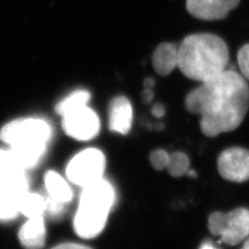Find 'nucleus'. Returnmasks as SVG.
<instances>
[{
	"label": "nucleus",
	"mask_w": 249,
	"mask_h": 249,
	"mask_svg": "<svg viewBox=\"0 0 249 249\" xmlns=\"http://www.w3.org/2000/svg\"><path fill=\"white\" fill-rule=\"evenodd\" d=\"M24 169L10 150L0 149V181L26 177Z\"/></svg>",
	"instance_id": "nucleus-15"
},
{
	"label": "nucleus",
	"mask_w": 249,
	"mask_h": 249,
	"mask_svg": "<svg viewBox=\"0 0 249 249\" xmlns=\"http://www.w3.org/2000/svg\"><path fill=\"white\" fill-rule=\"evenodd\" d=\"M243 249H249V238L248 240L245 242V244H244V248H243Z\"/></svg>",
	"instance_id": "nucleus-28"
},
{
	"label": "nucleus",
	"mask_w": 249,
	"mask_h": 249,
	"mask_svg": "<svg viewBox=\"0 0 249 249\" xmlns=\"http://www.w3.org/2000/svg\"><path fill=\"white\" fill-rule=\"evenodd\" d=\"M46 236L44 216L29 218L18 231V240L25 249H42Z\"/></svg>",
	"instance_id": "nucleus-12"
},
{
	"label": "nucleus",
	"mask_w": 249,
	"mask_h": 249,
	"mask_svg": "<svg viewBox=\"0 0 249 249\" xmlns=\"http://www.w3.org/2000/svg\"><path fill=\"white\" fill-rule=\"evenodd\" d=\"M241 0H187L186 8L194 18L201 20H220L236 9Z\"/></svg>",
	"instance_id": "nucleus-10"
},
{
	"label": "nucleus",
	"mask_w": 249,
	"mask_h": 249,
	"mask_svg": "<svg viewBox=\"0 0 249 249\" xmlns=\"http://www.w3.org/2000/svg\"><path fill=\"white\" fill-rule=\"evenodd\" d=\"M170 154L163 150H156L151 152L150 161L151 166L155 170L165 169L169 162Z\"/></svg>",
	"instance_id": "nucleus-19"
},
{
	"label": "nucleus",
	"mask_w": 249,
	"mask_h": 249,
	"mask_svg": "<svg viewBox=\"0 0 249 249\" xmlns=\"http://www.w3.org/2000/svg\"><path fill=\"white\" fill-rule=\"evenodd\" d=\"M218 170L225 180L235 183L249 181V150L232 147L223 151L218 158Z\"/></svg>",
	"instance_id": "nucleus-8"
},
{
	"label": "nucleus",
	"mask_w": 249,
	"mask_h": 249,
	"mask_svg": "<svg viewBox=\"0 0 249 249\" xmlns=\"http://www.w3.org/2000/svg\"><path fill=\"white\" fill-rule=\"evenodd\" d=\"M115 199L114 187L104 178L83 187L73 222L77 234L85 239L94 238L100 234L106 227Z\"/></svg>",
	"instance_id": "nucleus-4"
},
{
	"label": "nucleus",
	"mask_w": 249,
	"mask_h": 249,
	"mask_svg": "<svg viewBox=\"0 0 249 249\" xmlns=\"http://www.w3.org/2000/svg\"><path fill=\"white\" fill-rule=\"evenodd\" d=\"M187 175H188L189 177H191V178H196V177H197V176H196V172H195L194 170L188 171V172H187Z\"/></svg>",
	"instance_id": "nucleus-27"
},
{
	"label": "nucleus",
	"mask_w": 249,
	"mask_h": 249,
	"mask_svg": "<svg viewBox=\"0 0 249 249\" xmlns=\"http://www.w3.org/2000/svg\"><path fill=\"white\" fill-rule=\"evenodd\" d=\"M66 203L48 196L45 198V212L51 218H59L65 213Z\"/></svg>",
	"instance_id": "nucleus-20"
},
{
	"label": "nucleus",
	"mask_w": 249,
	"mask_h": 249,
	"mask_svg": "<svg viewBox=\"0 0 249 249\" xmlns=\"http://www.w3.org/2000/svg\"><path fill=\"white\" fill-rule=\"evenodd\" d=\"M170 175L174 178H181L189 171V159L187 154L176 151L170 154L169 162L166 167Z\"/></svg>",
	"instance_id": "nucleus-18"
},
{
	"label": "nucleus",
	"mask_w": 249,
	"mask_h": 249,
	"mask_svg": "<svg viewBox=\"0 0 249 249\" xmlns=\"http://www.w3.org/2000/svg\"><path fill=\"white\" fill-rule=\"evenodd\" d=\"M228 63V46L213 34L190 35L178 46V68L189 80H211L225 71Z\"/></svg>",
	"instance_id": "nucleus-2"
},
{
	"label": "nucleus",
	"mask_w": 249,
	"mask_h": 249,
	"mask_svg": "<svg viewBox=\"0 0 249 249\" xmlns=\"http://www.w3.org/2000/svg\"><path fill=\"white\" fill-rule=\"evenodd\" d=\"M89 97L90 95L87 90L75 91L61 101L55 107V111L61 116H66L81 107H86Z\"/></svg>",
	"instance_id": "nucleus-17"
},
{
	"label": "nucleus",
	"mask_w": 249,
	"mask_h": 249,
	"mask_svg": "<svg viewBox=\"0 0 249 249\" xmlns=\"http://www.w3.org/2000/svg\"><path fill=\"white\" fill-rule=\"evenodd\" d=\"M62 117L63 129L67 135L73 139L78 141H89L99 133L98 116L87 106Z\"/></svg>",
	"instance_id": "nucleus-7"
},
{
	"label": "nucleus",
	"mask_w": 249,
	"mask_h": 249,
	"mask_svg": "<svg viewBox=\"0 0 249 249\" xmlns=\"http://www.w3.org/2000/svg\"><path fill=\"white\" fill-rule=\"evenodd\" d=\"M133 118L132 107L129 101L124 96L113 99L109 107V126L116 133H128Z\"/></svg>",
	"instance_id": "nucleus-11"
},
{
	"label": "nucleus",
	"mask_w": 249,
	"mask_h": 249,
	"mask_svg": "<svg viewBox=\"0 0 249 249\" xmlns=\"http://www.w3.org/2000/svg\"><path fill=\"white\" fill-rule=\"evenodd\" d=\"M45 212V199L37 193L28 191L22 197L19 213H22L27 218L43 216Z\"/></svg>",
	"instance_id": "nucleus-16"
},
{
	"label": "nucleus",
	"mask_w": 249,
	"mask_h": 249,
	"mask_svg": "<svg viewBox=\"0 0 249 249\" xmlns=\"http://www.w3.org/2000/svg\"><path fill=\"white\" fill-rule=\"evenodd\" d=\"M51 137V127L39 118H21L5 124L0 139L8 144L24 169L35 167L43 158Z\"/></svg>",
	"instance_id": "nucleus-3"
},
{
	"label": "nucleus",
	"mask_w": 249,
	"mask_h": 249,
	"mask_svg": "<svg viewBox=\"0 0 249 249\" xmlns=\"http://www.w3.org/2000/svg\"><path fill=\"white\" fill-rule=\"evenodd\" d=\"M52 249H91L89 247L80 245V244H76V243H64L60 244L58 246L53 247Z\"/></svg>",
	"instance_id": "nucleus-22"
},
{
	"label": "nucleus",
	"mask_w": 249,
	"mask_h": 249,
	"mask_svg": "<svg viewBox=\"0 0 249 249\" xmlns=\"http://www.w3.org/2000/svg\"><path fill=\"white\" fill-rule=\"evenodd\" d=\"M151 114L157 118L162 117L165 114V108L160 104H155L151 108Z\"/></svg>",
	"instance_id": "nucleus-23"
},
{
	"label": "nucleus",
	"mask_w": 249,
	"mask_h": 249,
	"mask_svg": "<svg viewBox=\"0 0 249 249\" xmlns=\"http://www.w3.org/2000/svg\"><path fill=\"white\" fill-rule=\"evenodd\" d=\"M29 191L28 177L0 181V220L9 221L19 213L23 196Z\"/></svg>",
	"instance_id": "nucleus-9"
},
{
	"label": "nucleus",
	"mask_w": 249,
	"mask_h": 249,
	"mask_svg": "<svg viewBox=\"0 0 249 249\" xmlns=\"http://www.w3.org/2000/svg\"><path fill=\"white\" fill-rule=\"evenodd\" d=\"M152 98H153V92H152L151 89L144 88L142 91L143 102L146 103V104H149L151 100H152Z\"/></svg>",
	"instance_id": "nucleus-24"
},
{
	"label": "nucleus",
	"mask_w": 249,
	"mask_h": 249,
	"mask_svg": "<svg viewBox=\"0 0 249 249\" xmlns=\"http://www.w3.org/2000/svg\"></svg>",
	"instance_id": "nucleus-29"
},
{
	"label": "nucleus",
	"mask_w": 249,
	"mask_h": 249,
	"mask_svg": "<svg viewBox=\"0 0 249 249\" xmlns=\"http://www.w3.org/2000/svg\"><path fill=\"white\" fill-rule=\"evenodd\" d=\"M208 228L224 244L236 246L249 235V210L239 208L230 213L215 212L208 220Z\"/></svg>",
	"instance_id": "nucleus-5"
},
{
	"label": "nucleus",
	"mask_w": 249,
	"mask_h": 249,
	"mask_svg": "<svg viewBox=\"0 0 249 249\" xmlns=\"http://www.w3.org/2000/svg\"><path fill=\"white\" fill-rule=\"evenodd\" d=\"M154 84H155V81L151 78H146L143 81L144 88H147V89H151L154 86Z\"/></svg>",
	"instance_id": "nucleus-25"
},
{
	"label": "nucleus",
	"mask_w": 249,
	"mask_h": 249,
	"mask_svg": "<svg viewBox=\"0 0 249 249\" xmlns=\"http://www.w3.org/2000/svg\"><path fill=\"white\" fill-rule=\"evenodd\" d=\"M106 169V157L100 150L89 148L80 151L69 162L66 174L73 184L81 187L103 178Z\"/></svg>",
	"instance_id": "nucleus-6"
},
{
	"label": "nucleus",
	"mask_w": 249,
	"mask_h": 249,
	"mask_svg": "<svg viewBox=\"0 0 249 249\" xmlns=\"http://www.w3.org/2000/svg\"><path fill=\"white\" fill-rule=\"evenodd\" d=\"M237 61L243 77L249 80V44L243 45L239 49Z\"/></svg>",
	"instance_id": "nucleus-21"
},
{
	"label": "nucleus",
	"mask_w": 249,
	"mask_h": 249,
	"mask_svg": "<svg viewBox=\"0 0 249 249\" xmlns=\"http://www.w3.org/2000/svg\"><path fill=\"white\" fill-rule=\"evenodd\" d=\"M178 46L174 43H161L152 54V67L160 76H167L178 68Z\"/></svg>",
	"instance_id": "nucleus-13"
},
{
	"label": "nucleus",
	"mask_w": 249,
	"mask_h": 249,
	"mask_svg": "<svg viewBox=\"0 0 249 249\" xmlns=\"http://www.w3.org/2000/svg\"><path fill=\"white\" fill-rule=\"evenodd\" d=\"M200 249H217L215 247H213L211 243H205L202 245V247L200 248Z\"/></svg>",
	"instance_id": "nucleus-26"
},
{
	"label": "nucleus",
	"mask_w": 249,
	"mask_h": 249,
	"mask_svg": "<svg viewBox=\"0 0 249 249\" xmlns=\"http://www.w3.org/2000/svg\"><path fill=\"white\" fill-rule=\"evenodd\" d=\"M45 184L48 196L66 204L71 200L73 196L71 188L56 172L48 171L45 174Z\"/></svg>",
	"instance_id": "nucleus-14"
},
{
	"label": "nucleus",
	"mask_w": 249,
	"mask_h": 249,
	"mask_svg": "<svg viewBox=\"0 0 249 249\" xmlns=\"http://www.w3.org/2000/svg\"><path fill=\"white\" fill-rule=\"evenodd\" d=\"M187 112L199 115L200 129L214 138L240 126L249 108V86L246 79L234 71L220 75L188 92L185 100Z\"/></svg>",
	"instance_id": "nucleus-1"
}]
</instances>
